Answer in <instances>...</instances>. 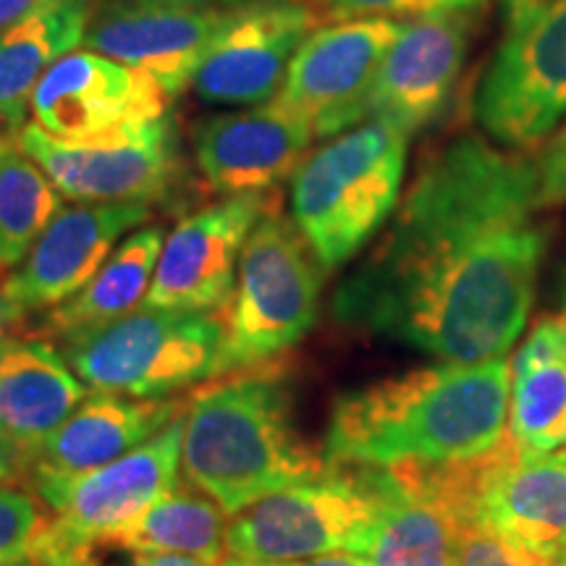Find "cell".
<instances>
[{
    "label": "cell",
    "mask_w": 566,
    "mask_h": 566,
    "mask_svg": "<svg viewBox=\"0 0 566 566\" xmlns=\"http://www.w3.org/2000/svg\"><path fill=\"white\" fill-rule=\"evenodd\" d=\"M537 184H541V205L556 208L566 205V126H562L535 163Z\"/></svg>",
    "instance_id": "32"
},
{
    "label": "cell",
    "mask_w": 566,
    "mask_h": 566,
    "mask_svg": "<svg viewBox=\"0 0 566 566\" xmlns=\"http://www.w3.org/2000/svg\"><path fill=\"white\" fill-rule=\"evenodd\" d=\"M475 13H433L401 24L367 92L363 122L378 118L409 137L446 111L462 76Z\"/></svg>",
    "instance_id": "17"
},
{
    "label": "cell",
    "mask_w": 566,
    "mask_h": 566,
    "mask_svg": "<svg viewBox=\"0 0 566 566\" xmlns=\"http://www.w3.org/2000/svg\"><path fill=\"white\" fill-rule=\"evenodd\" d=\"M63 208V195L48 174L13 142L0 155V271H17L48 223Z\"/></svg>",
    "instance_id": "26"
},
{
    "label": "cell",
    "mask_w": 566,
    "mask_h": 566,
    "mask_svg": "<svg viewBox=\"0 0 566 566\" xmlns=\"http://www.w3.org/2000/svg\"><path fill=\"white\" fill-rule=\"evenodd\" d=\"M321 17L313 0H247L197 69V97L231 108L271 103L300 45L321 27Z\"/></svg>",
    "instance_id": "14"
},
{
    "label": "cell",
    "mask_w": 566,
    "mask_h": 566,
    "mask_svg": "<svg viewBox=\"0 0 566 566\" xmlns=\"http://www.w3.org/2000/svg\"><path fill=\"white\" fill-rule=\"evenodd\" d=\"M454 566H554L525 554L480 520L457 522Z\"/></svg>",
    "instance_id": "30"
},
{
    "label": "cell",
    "mask_w": 566,
    "mask_h": 566,
    "mask_svg": "<svg viewBox=\"0 0 566 566\" xmlns=\"http://www.w3.org/2000/svg\"><path fill=\"white\" fill-rule=\"evenodd\" d=\"M221 566H370V558L363 554H325L315 558H302V562H281V564H250L226 558Z\"/></svg>",
    "instance_id": "33"
},
{
    "label": "cell",
    "mask_w": 566,
    "mask_h": 566,
    "mask_svg": "<svg viewBox=\"0 0 566 566\" xmlns=\"http://www.w3.org/2000/svg\"><path fill=\"white\" fill-rule=\"evenodd\" d=\"M323 273L292 218L265 212L247 239L223 307L216 378L263 367L294 349L321 313Z\"/></svg>",
    "instance_id": "6"
},
{
    "label": "cell",
    "mask_w": 566,
    "mask_h": 566,
    "mask_svg": "<svg viewBox=\"0 0 566 566\" xmlns=\"http://www.w3.org/2000/svg\"><path fill=\"white\" fill-rule=\"evenodd\" d=\"M506 433L527 454L566 449V367L512 373Z\"/></svg>",
    "instance_id": "27"
},
{
    "label": "cell",
    "mask_w": 566,
    "mask_h": 566,
    "mask_svg": "<svg viewBox=\"0 0 566 566\" xmlns=\"http://www.w3.org/2000/svg\"><path fill=\"white\" fill-rule=\"evenodd\" d=\"M17 323H19L17 315L11 313L9 302H6V296H3V283H0V349H3L6 342L11 338V328Z\"/></svg>",
    "instance_id": "39"
},
{
    "label": "cell",
    "mask_w": 566,
    "mask_h": 566,
    "mask_svg": "<svg viewBox=\"0 0 566 566\" xmlns=\"http://www.w3.org/2000/svg\"><path fill=\"white\" fill-rule=\"evenodd\" d=\"M338 19H422L433 13H475L488 0H313Z\"/></svg>",
    "instance_id": "29"
},
{
    "label": "cell",
    "mask_w": 566,
    "mask_h": 566,
    "mask_svg": "<svg viewBox=\"0 0 566 566\" xmlns=\"http://www.w3.org/2000/svg\"><path fill=\"white\" fill-rule=\"evenodd\" d=\"M179 415L181 405L171 399H132L90 391L74 415L32 457L27 478H71L116 462L158 436Z\"/></svg>",
    "instance_id": "20"
},
{
    "label": "cell",
    "mask_w": 566,
    "mask_h": 566,
    "mask_svg": "<svg viewBox=\"0 0 566 566\" xmlns=\"http://www.w3.org/2000/svg\"><path fill=\"white\" fill-rule=\"evenodd\" d=\"M45 522L48 516L42 514L32 493L0 485V566H13L30 558L34 537Z\"/></svg>",
    "instance_id": "28"
},
{
    "label": "cell",
    "mask_w": 566,
    "mask_h": 566,
    "mask_svg": "<svg viewBox=\"0 0 566 566\" xmlns=\"http://www.w3.org/2000/svg\"><path fill=\"white\" fill-rule=\"evenodd\" d=\"M386 506L384 467L331 464L229 516V558L302 562L325 554H370Z\"/></svg>",
    "instance_id": "5"
},
{
    "label": "cell",
    "mask_w": 566,
    "mask_h": 566,
    "mask_svg": "<svg viewBox=\"0 0 566 566\" xmlns=\"http://www.w3.org/2000/svg\"><path fill=\"white\" fill-rule=\"evenodd\" d=\"M409 134L363 122L307 153L292 176V221L323 271H336L384 229L401 200Z\"/></svg>",
    "instance_id": "4"
},
{
    "label": "cell",
    "mask_w": 566,
    "mask_h": 566,
    "mask_svg": "<svg viewBox=\"0 0 566 566\" xmlns=\"http://www.w3.org/2000/svg\"><path fill=\"white\" fill-rule=\"evenodd\" d=\"M386 506L370 566H454L457 520L415 464L384 467Z\"/></svg>",
    "instance_id": "23"
},
{
    "label": "cell",
    "mask_w": 566,
    "mask_h": 566,
    "mask_svg": "<svg viewBox=\"0 0 566 566\" xmlns=\"http://www.w3.org/2000/svg\"><path fill=\"white\" fill-rule=\"evenodd\" d=\"M34 3H38V0H0V34L17 24Z\"/></svg>",
    "instance_id": "37"
},
{
    "label": "cell",
    "mask_w": 566,
    "mask_h": 566,
    "mask_svg": "<svg viewBox=\"0 0 566 566\" xmlns=\"http://www.w3.org/2000/svg\"><path fill=\"white\" fill-rule=\"evenodd\" d=\"M221 317L139 307L61 342V354L90 391L166 399L216 378Z\"/></svg>",
    "instance_id": "7"
},
{
    "label": "cell",
    "mask_w": 566,
    "mask_h": 566,
    "mask_svg": "<svg viewBox=\"0 0 566 566\" xmlns=\"http://www.w3.org/2000/svg\"><path fill=\"white\" fill-rule=\"evenodd\" d=\"M265 212H271L268 195H237L184 218L166 233L142 307L223 313L247 239Z\"/></svg>",
    "instance_id": "15"
},
{
    "label": "cell",
    "mask_w": 566,
    "mask_h": 566,
    "mask_svg": "<svg viewBox=\"0 0 566 566\" xmlns=\"http://www.w3.org/2000/svg\"><path fill=\"white\" fill-rule=\"evenodd\" d=\"M401 32L394 19H342L317 27L292 59L275 105L331 139L363 124V105L388 48Z\"/></svg>",
    "instance_id": "13"
},
{
    "label": "cell",
    "mask_w": 566,
    "mask_h": 566,
    "mask_svg": "<svg viewBox=\"0 0 566 566\" xmlns=\"http://www.w3.org/2000/svg\"><path fill=\"white\" fill-rule=\"evenodd\" d=\"M512 365L441 363L354 388L334 401L323 457L338 467L451 464L506 436Z\"/></svg>",
    "instance_id": "2"
},
{
    "label": "cell",
    "mask_w": 566,
    "mask_h": 566,
    "mask_svg": "<svg viewBox=\"0 0 566 566\" xmlns=\"http://www.w3.org/2000/svg\"><path fill=\"white\" fill-rule=\"evenodd\" d=\"M13 566H34L30 558H24V562H19V564H13Z\"/></svg>",
    "instance_id": "41"
},
{
    "label": "cell",
    "mask_w": 566,
    "mask_h": 566,
    "mask_svg": "<svg viewBox=\"0 0 566 566\" xmlns=\"http://www.w3.org/2000/svg\"><path fill=\"white\" fill-rule=\"evenodd\" d=\"M181 433L184 409L158 436L116 462L71 478L32 475V491L53 520L34 537L30 562L40 566L74 548L103 546L147 512L179 483Z\"/></svg>",
    "instance_id": "9"
},
{
    "label": "cell",
    "mask_w": 566,
    "mask_h": 566,
    "mask_svg": "<svg viewBox=\"0 0 566 566\" xmlns=\"http://www.w3.org/2000/svg\"><path fill=\"white\" fill-rule=\"evenodd\" d=\"M546 3H551V0H501V9H504L506 24H512V21H520L533 11L543 9Z\"/></svg>",
    "instance_id": "38"
},
{
    "label": "cell",
    "mask_w": 566,
    "mask_h": 566,
    "mask_svg": "<svg viewBox=\"0 0 566 566\" xmlns=\"http://www.w3.org/2000/svg\"><path fill=\"white\" fill-rule=\"evenodd\" d=\"M304 441L281 367L223 375L184 407L181 475L233 516L328 470Z\"/></svg>",
    "instance_id": "3"
},
{
    "label": "cell",
    "mask_w": 566,
    "mask_h": 566,
    "mask_svg": "<svg viewBox=\"0 0 566 566\" xmlns=\"http://www.w3.org/2000/svg\"><path fill=\"white\" fill-rule=\"evenodd\" d=\"M247 0H101L84 48L150 74L179 95Z\"/></svg>",
    "instance_id": "12"
},
{
    "label": "cell",
    "mask_w": 566,
    "mask_h": 566,
    "mask_svg": "<svg viewBox=\"0 0 566 566\" xmlns=\"http://www.w3.org/2000/svg\"><path fill=\"white\" fill-rule=\"evenodd\" d=\"M566 116V0L506 24L475 95V118L509 150L535 147Z\"/></svg>",
    "instance_id": "10"
},
{
    "label": "cell",
    "mask_w": 566,
    "mask_h": 566,
    "mask_svg": "<svg viewBox=\"0 0 566 566\" xmlns=\"http://www.w3.org/2000/svg\"><path fill=\"white\" fill-rule=\"evenodd\" d=\"M87 396L90 388L53 344L11 336L0 349V436L24 457L27 470Z\"/></svg>",
    "instance_id": "21"
},
{
    "label": "cell",
    "mask_w": 566,
    "mask_h": 566,
    "mask_svg": "<svg viewBox=\"0 0 566 566\" xmlns=\"http://www.w3.org/2000/svg\"><path fill=\"white\" fill-rule=\"evenodd\" d=\"M17 145L71 202H153L168 192L179 166L168 116L80 139L53 137L30 122Z\"/></svg>",
    "instance_id": "11"
},
{
    "label": "cell",
    "mask_w": 566,
    "mask_h": 566,
    "mask_svg": "<svg viewBox=\"0 0 566 566\" xmlns=\"http://www.w3.org/2000/svg\"><path fill=\"white\" fill-rule=\"evenodd\" d=\"M13 142H17V134H11V132H6L3 126H0V155H3V150L6 147H11Z\"/></svg>",
    "instance_id": "40"
},
{
    "label": "cell",
    "mask_w": 566,
    "mask_h": 566,
    "mask_svg": "<svg viewBox=\"0 0 566 566\" xmlns=\"http://www.w3.org/2000/svg\"><path fill=\"white\" fill-rule=\"evenodd\" d=\"M533 160L464 134L420 163L370 254L334 294L338 323L478 365L512 349L548 247Z\"/></svg>",
    "instance_id": "1"
},
{
    "label": "cell",
    "mask_w": 566,
    "mask_h": 566,
    "mask_svg": "<svg viewBox=\"0 0 566 566\" xmlns=\"http://www.w3.org/2000/svg\"><path fill=\"white\" fill-rule=\"evenodd\" d=\"M562 566H566V556H564V562H562Z\"/></svg>",
    "instance_id": "42"
},
{
    "label": "cell",
    "mask_w": 566,
    "mask_h": 566,
    "mask_svg": "<svg viewBox=\"0 0 566 566\" xmlns=\"http://www.w3.org/2000/svg\"><path fill=\"white\" fill-rule=\"evenodd\" d=\"M226 533H229V514L210 495L189 483H176L147 512L111 535L103 546L129 551L132 556H195L221 566L229 558Z\"/></svg>",
    "instance_id": "25"
},
{
    "label": "cell",
    "mask_w": 566,
    "mask_h": 566,
    "mask_svg": "<svg viewBox=\"0 0 566 566\" xmlns=\"http://www.w3.org/2000/svg\"><path fill=\"white\" fill-rule=\"evenodd\" d=\"M129 566H216V564H208L195 556H179V554H145V556H134V562Z\"/></svg>",
    "instance_id": "35"
},
{
    "label": "cell",
    "mask_w": 566,
    "mask_h": 566,
    "mask_svg": "<svg viewBox=\"0 0 566 566\" xmlns=\"http://www.w3.org/2000/svg\"><path fill=\"white\" fill-rule=\"evenodd\" d=\"M27 475V462L13 446L0 436V485H9L13 480Z\"/></svg>",
    "instance_id": "34"
},
{
    "label": "cell",
    "mask_w": 566,
    "mask_h": 566,
    "mask_svg": "<svg viewBox=\"0 0 566 566\" xmlns=\"http://www.w3.org/2000/svg\"><path fill=\"white\" fill-rule=\"evenodd\" d=\"M166 87L145 71L95 51H74L32 92V122L63 139L92 137L118 126L168 116Z\"/></svg>",
    "instance_id": "18"
},
{
    "label": "cell",
    "mask_w": 566,
    "mask_h": 566,
    "mask_svg": "<svg viewBox=\"0 0 566 566\" xmlns=\"http://www.w3.org/2000/svg\"><path fill=\"white\" fill-rule=\"evenodd\" d=\"M150 202H74L61 208L17 271L3 281L11 313H51L82 292L118 242L150 221Z\"/></svg>",
    "instance_id": "16"
},
{
    "label": "cell",
    "mask_w": 566,
    "mask_h": 566,
    "mask_svg": "<svg viewBox=\"0 0 566 566\" xmlns=\"http://www.w3.org/2000/svg\"><path fill=\"white\" fill-rule=\"evenodd\" d=\"M40 566H103L101 558H97V546L87 548H74L69 554H61L55 558H48Z\"/></svg>",
    "instance_id": "36"
},
{
    "label": "cell",
    "mask_w": 566,
    "mask_h": 566,
    "mask_svg": "<svg viewBox=\"0 0 566 566\" xmlns=\"http://www.w3.org/2000/svg\"><path fill=\"white\" fill-rule=\"evenodd\" d=\"M313 142L307 124L271 101L205 118L195 129V155L218 195H268L292 179Z\"/></svg>",
    "instance_id": "19"
},
{
    "label": "cell",
    "mask_w": 566,
    "mask_h": 566,
    "mask_svg": "<svg viewBox=\"0 0 566 566\" xmlns=\"http://www.w3.org/2000/svg\"><path fill=\"white\" fill-rule=\"evenodd\" d=\"M441 491L457 522L480 520L541 562L566 556V449L527 454L509 433L485 454L441 464Z\"/></svg>",
    "instance_id": "8"
},
{
    "label": "cell",
    "mask_w": 566,
    "mask_h": 566,
    "mask_svg": "<svg viewBox=\"0 0 566 566\" xmlns=\"http://www.w3.org/2000/svg\"><path fill=\"white\" fill-rule=\"evenodd\" d=\"M163 242L166 231L160 226L132 231L82 292L45 315V334L66 342L139 310L150 292Z\"/></svg>",
    "instance_id": "24"
},
{
    "label": "cell",
    "mask_w": 566,
    "mask_h": 566,
    "mask_svg": "<svg viewBox=\"0 0 566 566\" xmlns=\"http://www.w3.org/2000/svg\"><path fill=\"white\" fill-rule=\"evenodd\" d=\"M543 365H564L566 367V317L551 315L535 323L533 334L516 352L512 373L533 370Z\"/></svg>",
    "instance_id": "31"
},
{
    "label": "cell",
    "mask_w": 566,
    "mask_h": 566,
    "mask_svg": "<svg viewBox=\"0 0 566 566\" xmlns=\"http://www.w3.org/2000/svg\"><path fill=\"white\" fill-rule=\"evenodd\" d=\"M101 0H38L0 34V126L19 134L32 92L61 59L84 45Z\"/></svg>",
    "instance_id": "22"
}]
</instances>
